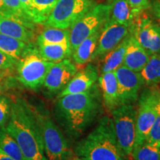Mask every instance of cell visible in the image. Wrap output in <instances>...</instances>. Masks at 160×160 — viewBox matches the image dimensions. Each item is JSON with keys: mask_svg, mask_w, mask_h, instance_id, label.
<instances>
[{"mask_svg": "<svg viewBox=\"0 0 160 160\" xmlns=\"http://www.w3.org/2000/svg\"><path fill=\"white\" fill-rule=\"evenodd\" d=\"M118 82L120 105H133L138 101L139 92L145 82L140 72H136L122 65L115 71Z\"/></svg>", "mask_w": 160, "mask_h": 160, "instance_id": "cell-10", "label": "cell"}, {"mask_svg": "<svg viewBox=\"0 0 160 160\" xmlns=\"http://www.w3.org/2000/svg\"><path fill=\"white\" fill-rule=\"evenodd\" d=\"M98 85L102 95L104 107L108 113H111L120 105L115 71L102 73L98 79Z\"/></svg>", "mask_w": 160, "mask_h": 160, "instance_id": "cell-16", "label": "cell"}, {"mask_svg": "<svg viewBox=\"0 0 160 160\" xmlns=\"http://www.w3.org/2000/svg\"><path fill=\"white\" fill-rule=\"evenodd\" d=\"M133 33L142 47L153 55L160 53V25L147 17H142L133 25Z\"/></svg>", "mask_w": 160, "mask_h": 160, "instance_id": "cell-13", "label": "cell"}, {"mask_svg": "<svg viewBox=\"0 0 160 160\" xmlns=\"http://www.w3.org/2000/svg\"><path fill=\"white\" fill-rule=\"evenodd\" d=\"M0 148L14 160H28L17 141L6 131L5 127L0 128Z\"/></svg>", "mask_w": 160, "mask_h": 160, "instance_id": "cell-26", "label": "cell"}, {"mask_svg": "<svg viewBox=\"0 0 160 160\" xmlns=\"http://www.w3.org/2000/svg\"><path fill=\"white\" fill-rule=\"evenodd\" d=\"M53 64L41 57L37 45L33 42L28 43L16 65L17 79L25 88L39 91Z\"/></svg>", "mask_w": 160, "mask_h": 160, "instance_id": "cell-5", "label": "cell"}, {"mask_svg": "<svg viewBox=\"0 0 160 160\" xmlns=\"http://www.w3.org/2000/svg\"><path fill=\"white\" fill-rule=\"evenodd\" d=\"M131 32L119 45L116 46L114 48L112 49L104 57V62L101 68V74L107 72L115 71L118 68L122 65L126 50L131 36Z\"/></svg>", "mask_w": 160, "mask_h": 160, "instance_id": "cell-20", "label": "cell"}, {"mask_svg": "<svg viewBox=\"0 0 160 160\" xmlns=\"http://www.w3.org/2000/svg\"><path fill=\"white\" fill-rule=\"evenodd\" d=\"M133 160H160V148L143 143L132 152Z\"/></svg>", "mask_w": 160, "mask_h": 160, "instance_id": "cell-27", "label": "cell"}, {"mask_svg": "<svg viewBox=\"0 0 160 160\" xmlns=\"http://www.w3.org/2000/svg\"><path fill=\"white\" fill-rule=\"evenodd\" d=\"M111 114L119 145L125 154L131 157L135 142L137 110L133 105H122Z\"/></svg>", "mask_w": 160, "mask_h": 160, "instance_id": "cell-9", "label": "cell"}, {"mask_svg": "<svg viewBox=\"0 0 160 160\" xmlns=\"http://www.w3.org/2000/svg\"><path fill=\"white\" fill-rule=\"evenodd\" d=\"M0 33L14 37L28 44L32 42L34 39V26L0 13Z\"/></svg>", "mask_w": 160, "mask_h": 160, "instance_id": "cell-15", "label": "cell"}, {"mask_svg": "<svg viewBox=\"0 0 160 160\" xmlns=\"http://www.w3.org/2000/svg\"><path fill=\"white\" fill-rule=\"evenodd\" d=\"M71 30L55 28H46L37 37V44H67L70 43Z\"/></svg>", "mask_w": 160, "mask_h": 160, "instance_id": "cell-23", "label": "cell"}, {"mask_svg": "<svg viewBox=\"0 0 160 160\" xmlns=\"http://www.w3.org/2000/svg\"><path fill=\"white\" fill-rule=\"evenodd\" d=\"M11 100L0 93V128L5 127L11 114Z\"/></svg>", "mask_w": 160, "mask_h": 160, "instance_id": "cell-30", "label": "cell"}, {"mask_svg": "<svg viewBox=\"0 0 160 160\" xmlns=\"http://www.w3.org/2000/svg\"><path fill=\"white\" fill-rule=\"evenodd\" d=\"M19 2L20 3H21L22 8L23 11L25 12L26 17H27L28 19L31 21V19H30L29 18V12H30V9H31L32 0H19Z\"/></svg>", "mask_w": 160, "mask_h": 160, "instance_id": "cell-33", "label": "cell"}, {"mask_svg": "<svg viewBox=\"0 0 160 160\" xmlns=\"http://www.w3.org/2000/svg\"><path fill=\"white\" fill-rule=\"evenodd\" d=\"M104 105L101 90L95 84L83 93L58 98L53 108L57 125L65 136L76 140L82 136L103 113Z\"/></svg>", "mask_w": 160, "mask_h": 160, "instance_id": "cell-1", "label": "cell"}, {"mask_svg": "<svg viewBox=\"0 0 160 160\" xmlns=\"http://www.w3.org/2000/svg\"><path fill=\"white\" fill-rule=\"evenodd\" d=\"M28 160H48L31 105L22 98L11 100V114L5 125Z\"/></svg>", "mask_w": 160, "mask_h": 160, "instance_id": "cell-2", "label": "cell"}, {"mask_svg": "<svg viewBox=\"0 0 160 160\" xmlns=\"http://www.w3.org/2000/svg\"><path fill=\"white\" fill-rule=\"evenodd\" d=\"M73 154L81 160H128L119 145L112 118L103 116L95 128L78 141Z\"/></svg>", "mask_w": 160, "mask_h": 160, "instance_id": "cell-3", "label": "cell"}, {"mask_svg": "<svg viewBox=\"0 0 160 160\" xmlns=\"http://www.w3.org/2000/svg\"><path fill=\"white\" fill-rule=\"evenodd\" d=\"M17 61L0 51V71L11 72L16 68Z\"/></svg>", "mask_w": 160, "mask_h": 160, "instance_id": "cell-31", "label": "cell"}, {"mask_svg": "<svg viewBox=\"0 0 160 160\" xmlns=\"http://www.w3.org/2000/svg\"><path fill=\"white\" fill-rule=\"evenodd\" d=\"M102 29L84 39L72 52V59L77 66H82L92 61L93 56L98 45Z\"/></svg>", "mask_w": 160, "mask_h": 160, "instance_id": "cell-18", "label": "cell"}, {"mask_svg": "<svg viewBox=\"0 0 160 160\" xmlns=\"http://www.w3.org/2000/svg\"><path fill=\"white\" fill-rule=\"evenodd\" d=\"M2 78H0V93H1L2 90V88H3L2 82Z\"/></svg>", "mask_w": 160, "mask_h": 160, "instance_id": "cell-38", "label": "cell"}, {"mask_svg": "<svg viewBox=\"0 0 160 160\" xmlns=\"http://www.w3.org/2000/svg\"><path fill=\"white\" fill-rule=\"evenodd\" d=\"M37 47L41 57L51 62H59L72 55L71 45L67 44H39Z\"/></svg>", "mask_w": 160, "mask_h": 160, "instance_id": "cell-21", "label": "cell"}, {"mask_svg": "<svg viewBox=\"0 0 160 160\" xmlns=\"http://www.w3.org/2000/svg\"><path fill=\"white\" fill-rule=\"evenodd\" d=\"M57 0H32L29 18L34 24H42L46 21Z\"/></svg>", "mask_w": 160, "mask_h": 160, "instance_id": "cell-22", "label": "cell"}, {"mask_svg": "<svg viewBox=\"0 0 160 160\" xmlns=\"http://www.w3.org/2000/svg\"><path fill=\"white\" fill-rule=\"evenodd\" d=\"M133 25L129 27L117 23L110 19L106 22L102 28L98 45L92 61L96 59H102L117 46L131 33Z\"/></svg>", "mask_w": 160, "mask_h": 160, "instance_id": "cell-12", "label": "cell"}, {"mask_svg": "<svg viewBox=\"0 0 160 160\" xmlns=\"http://www.w3.org/2000/svg\"><path fill=\"white\" fill-rule=\"evenodd\" d=\"M77 159H78V158H77ZM78 160H81V159H78Z\"/></svg>", "mask_w": 160, "mask_h": 160, "instance_id": "cell-39", "label": "cell"}, {"mask_svg": "<svg viewBox=\"0 0 160 160\" xmlns=\"http://www.w3.org/2000/svg\"><path fill=\"white\" fill-rule=\"evenodd\" d=\"M110 5H96L71 28L70 43L73 52L84 39L102 28L110 18Z\"/></svg>", "mask_w": 160, "mask_h": 160, "instance_id": "cell-8", "label": "cell"}, {"mask_svg": "<svg viewBox=\"0 0 160 160\" xmlns=\"http://www.w3.org/2000/svg\"><path fill=\"white\" fill-rule=\"evenodd\" d=\"M0 160H14L4 152L0 148Z\"/></svg>", "mask_w": 160, "mask_h": 160, "instance_id": "cell-35", "label": "cell"}, {"mask_svg": "<svg viewBox=\"0 0 160 160\" xmlns=\"http://www.w3.org/2000/svg\"><path fill=\"white\" fill-rule=\"evenodd\" d=\"M37 121L44 146L46 157L48 160H69L73 151L68 139L59 126L52 118L45 106L31 105Z\"/></svg>", "mask_w": 160, "mask_h": 160, "instance_id": "cell-4", "label": "cell"}, {"mask_svg": "<svg viewBox=\"0 0 160 160\" xmlns=\"http://www.w3.org/2000/svg\"><path fill=\"white\" fill-rule=\"evenodd\" d=\"M27 43L14 37L0 33V51L18 61Z\"/></svg>", "mask_w": 160, "mask_h": 160, "instance_id": "cell-25", "label": "cell"}, {"mask_svg": "<svg viewBox=\"0 0 160 160\" xmlns=\"http://www.w3.org/2000/svg\"><path fill=\"white\" fill-rule=\"evenodd\" d=\"M5 73H6V71H0V78H2L4 76H5Z\"/></svg>", "mask_w": 160, "mask_h": 160, "instance_id": "cell-37", "label": "cell"}, {"mask_svg": "<svg viewBox=\"0 0 160 160\" xmlns=\"http://www.w3.org/2000/svg\"><path fill=\"white\" fill-rule=\"evenodd\" d=\"M145 143L160 148V102L158 105L157 117L150 130Z\"/></svg>", "mask_w": 160, "mask_h": 160, "instance_id": "cell-29", "label": "cell"}, {"mask_svg": "<svg viewBox=\"0 0 160 160\" xmlns=\"http://www.w3.org/2000/svg\"><path fill=\"white\" fill-rule=\"evenodd\" d=\"M4 2H5L6 10L9 15L22 20L24 22L28 24V25L34 26L35 24L30 21L26 17L19 0H4Z\"/></svg>", "mask_w": 160, "mask_h": 160, "instance_id": "cell-28", "label": "cell"}, {"mask_svg": "<svg viewBox=\"0 0 160 160\" xmlns=\"http://www.w3.org/2000/svg\"><path fill=\"white\" fill-rule=\"evenodd\" d=\"M99 79L97 67L92 63H88L85 68L77 71L68 85L58 95V98L69 94L83 93L91 88Z\"/></svg>", "mask_w": 160, "mask_h": 160, "instance_id": "cell-14", "label": "cell"}, {"mask_svg": "<svg viewBox=\"0 0 160 160\" xmlns=\"http://www.w3.org/2000/svg\"><path fill=\"white\" fill-rule=\"evenodd\" d=\"M160 102V89L148 86L142 90L138 99L136 137L133 149L145 142L155 118Z\"/></svg>", "mask_w": 160, "mask_h": 160, "instance_id": "cell-6", "label": "cell"}, {"mask_svg": "<svg viewBox=\"0 0 160 160\" xmlns=\"http://www.w3.org/2000/svg\"><path fill=\"white\" fill-rule=\"evenodd\" d=\"M96 5L92 0H57L42 25L46 28L69 29Z\"/></svg>", "mask_w": 160, "mask_h": 160, "instance_id": "cell-7", "label": "cell"}, {"mask_svg": "<svg viewBox=\"0 0 160 160\" xmlns=\"http://www.w3.org/2000/svg\"><path fill=\"white\" fill-rule=\"evenodd\" d=\"M131 8L132 11L136 17H138L140 13L150 6V0H128Z\"/></svg>", "mask_w": 160, "mask_h": 160, "instance_id": "cell-32", "label": "cell"}, {"mask_svg": "<svg viewBox=\"0 0 160 160\" xmlns=\"http://www.w3.org/2000/svg\"><path fill=\"white\" fill-rule=\"evenodd\" d=\"M0 13H4V14H6V15H9L8 13L7 10H6L5 2H4V0H0ZM9 16H11V15H9Z\"/></svg>", "mask_w": 160, "mask_h": 160, "instance_id": "cell-36", "label": "cell"}, {"mask_svg": "<svg viewBox=\"0 0 160 160\" xmlns=\"http://www.w3.org/2000/svg\"><path fill=\"white\" fill-rule=\"evenodd\" d=\"M145 84L148 86H157L160 84V53L151 55L141 72Z\"/></svg>", "mask_w": 160, "mask_h": 160, "instance_id": "cell-24", "label": "cell"}, {"mask_svg": "<svg viewBox=\"0 0 160 160\" xmlns=\"http://www.w3.org/2000/svg\"><path fill=\"white\" fill-rule=\"evenodd\" d=\"M151 11L153 14L158 19L160 20V0L153 2L151 5Z\"/></svg>", "mask_w": 160, "mask_h": 160, "instance_id": "cell-34", "label": "cell"}, {"mask_svg": "<svg viewBox=\"0 0 160 160\" xmlns=\"http://www.w3.org/2000/svg\"><path fill=\"white\" fill-rule=\"evenodd\" d=\"M77 71V66L69 58L53 64L46 75L42 85L48 95H59Z\"/></svg>", "mask_w": 160, "mask_h": 160, "instance_id": "cell-11", "label": "cell"}, {"mask_svg": "<svg viewBox=\"0 0 160 160\" xmlns=\"http://www.w3.org/2000/svg\"><path fill=\"white\" fill-rule=\"evenodd\" d=\"M110 19L121 25L131 27L135 22L136 17L128 0H108Z\"/></svg>", "mask_w": 160, "mask_h": 160, "instance_id": "cell-19", "label": "cell"}, {"mask_svg": "<svg viewBox=\"0 0 160 160\" xmlns=\"http://www.w3.org/2000/svg\"><path fill=\"white\" fill-rule=\"evenodd\" d=\"M151 56L142 47L136 39L132 28L131 36L128 45L122 65L136 72H141Z\"/></svg>", "mask_w": 160, "mask_h": 160, "instance_id": "cell-17", "label": "cell"}]
</instances>
